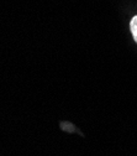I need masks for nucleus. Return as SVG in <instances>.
Returning <instances> with one entry per match:
<instances>
[{
    "label": "nucleus",
    "mask_w": 137,
    "mask_h": 156,
    "mask_svg": "<svg viewBox=\"0 0 137 156\" xmlns=\"http://www.w3.org/2000/svg\"><path fill=\"white\" fill-rule=\"evenodd\" d=\"M131 32H132V36L135 38V41L137 42V15L132 17V20H131Z\"/></svg>",
    "instance_id": "f257e3e1"
}]
</instances>
